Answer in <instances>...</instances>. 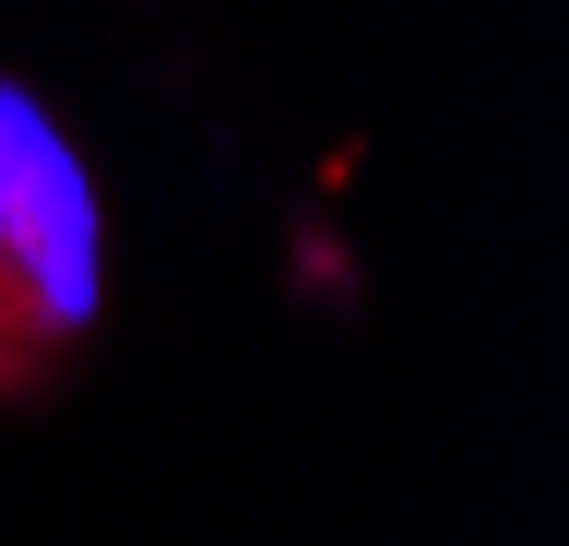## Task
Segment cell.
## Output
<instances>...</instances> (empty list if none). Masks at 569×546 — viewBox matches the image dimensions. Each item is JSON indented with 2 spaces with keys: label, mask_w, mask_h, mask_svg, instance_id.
<instances>
[{
  "label": "cell",
  "mask_w": 569,
  "mask_h": 546,
  "mask_svg": "<svg viewBox=\"0 0 569 546\" xmlns=\"http://www.w3.org/2000/svg\"><path fill=\"white\" fill-rule=\"evenodd\" d=\"M107 321V202L36 83L0 72V393Z\"/></svg>",
  "instance_id": "cell-1"
}]
</instances>
